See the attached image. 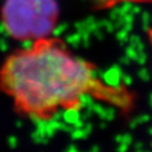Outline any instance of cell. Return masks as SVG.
Listing matches in <instances>:
<instances>
[{"mask_svg":"<svg viewBox=\"0 0 152 152\" xmlns=\"http://www.w3.org/2000/svg\"><path fill=\"white\" fill-rule=\"evenodd\" d=\"M0 91L18 114L35 121L78 109L86 97L122 110L133 106L127 88L103 80L95 65L54 36L31 42L6 58L0 65Z\"/></svg>","mask_w":152,"mask_h":152,"instance_id":"cell-1","label":"cell"},{"mask_svg":"<svg viewBox=\"0 0 152 152\" xmlns=\"http://www.w3.org/2000/svg\"><path fill=\"white\" fill-rule=\"evenodd\" d=\"M59 16L55 0H5L0 11L6 33L16 41L29 43L52 36Z\"/></svg>","mask_w":152,"mask_h":152,"instance_id":"cell-2","label":"cell"}]
</instances>
